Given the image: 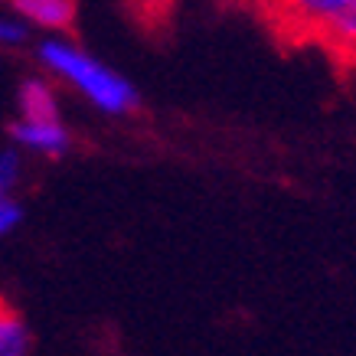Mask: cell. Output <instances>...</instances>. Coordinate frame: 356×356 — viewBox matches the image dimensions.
Wrapping results in <instances>:
<instances>
[{
  "mask_svg": "<svg viewBox=\"0 0 356 356\" xmlns=\"http://www.w3.org/2000/svg\"><path fill=\"white\" fill-rule=\"evenodd\" d=\"M36 56L49 72L79 88L95 108L108 111V115H128L138 108V88L124 76H118L115 69L98 63L95 56H88L82 46L69 43L63 36H46L36 46Z\"/></svg>",
  "mask_w": 356,
  "mask_h": 356,
  "instance_id": "cell-1",
  "label": "cell"
},
{
  "mask_svg": "<svg viewBox=\"0 0 356 356\" xmlns=\"http://www.w3.org/2000/svg\"><path fill=\"white\" fill-rule=\"evenodd\" d=\"M294 13L343 53H356V0H304Z\"/></svg>",
  "mask_w": 356,
  "mask_h": 356,
  "instance_id": "cell-2",
  "label": "cell"
},
{
  "mask_svg": "<svg viewBox=\"0 0 356 356\" xmlns=\"http://www.w3.org/2000/svg\"><path fill=\"white\" fill-rule=\"evenodd\" d=\"M10 138L26 147L33 154H43V157H59V154L69 151V131L59 124V121H23L17 118L10 124Z\"/></svg>",
  "mask_w": 356,
  "mask_h": 356,
  "instance_id": "cell-3",
  "label": "cell"
},
{
  "mask_svg": "<svg viewBox=\"0 0 356 356\" xmlns=\"http://www.w3.org/2000/svg\"><path fill=\"white\" fill-rule=\"evenodd\" d=\"M13 10H20L23 20L36 23L49 33H65L76 23V3L69 0H17Z\"/></svg>",
  "mask_w": 356,
  "mask_h": 356,
  "instance_id": "cell-4",
  "label": "cell"
},
{
  "mask_svg": "<svg viewBox=\"0 0 356 356\" xmlns=\"http://www.w3.org/2000/svg\"><path fill=\"white\" fill-rule=\"evenodd\" d=\"M20 118L23 121H59L56 92L43 79H26L20 86Z\"/></svg>",
  "mask_w": 356,
  "mask_h": 356,
  "instance_id": "cell-5",
  "label": "cell"
},
{
  "mask_svg": "<svg viewBox=\"0 0 356 356\" xmlns=\"http://www.w3.org/2000/svg\"><path fill=\"white\" fill-rule=\"evenodd\" d=\"M0 356H30V330L7 307H0Z\"/></svg>",
  "mask_w": 356,
  "mask_h": 356,
  "instance_id": "cell-6",
  "label": "cell"
},
{
  "mask_svg": "<svg viewBox=\"0 0 356 356\" xmlns=\"http://www.w3.org/2000/svg\"><path fill=\"white\" fill-rule=\"evenodd\" d=\"M20 180V154L0 151V196H10Z\"/></svg>",
  "mask_w": 356,
  "mask_h": 356,
  "instance_id": "cell-7",
  "label": "cell"
},
{
  "mask_svg": "<svg viewBox=\"0 0 356 356\" xmlns=\"http://www.w3.org/2000/svg\"><path fill=\"white\" fill-rule=\"evenodd\" d=\"M0 43L3 46H23L26 43V23L10 17V13H0Z\"/></svg>",
  "mask_w": 356,
  "mask_h": 356,
  "instance_id": "cell-8",
  "label": "cell"
},
{
  "mask_svg": "<svg viewBox=\"0 0 356 356\" xmlns=\"http://www.w3.org/2000/svg\"><path fill=\"white\" fill-rule=\"evenodd\" d=\"M20 219H23L20 203L13 196H0V236L13 232V229L20 226Z\"/></svg>",
  "mask_w": 356,
  "mask_h": 356,
  "instance_id": "cell-9",
  "label": "cell"
}]
</instances>
